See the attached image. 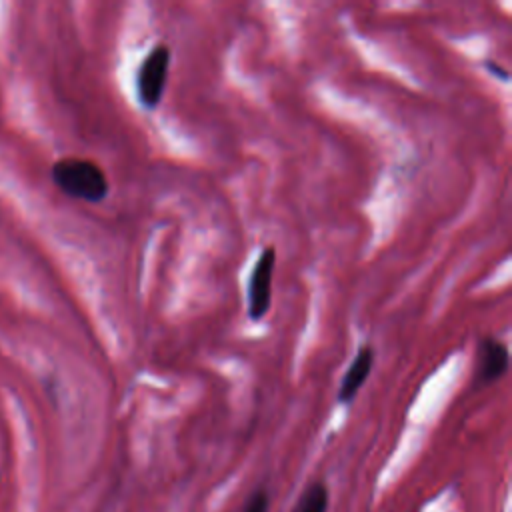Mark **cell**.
Returning a JSON list of instances; mask_svg holds the SVG:
<instances>
[{"label":"cell","mask_w":512,"mask_h":512,"mask_svg":"<svg viewBox=\"0 0 512 512\" xmlns=\"http://www.w3.org/2000/svg\"><path fill=\"white\" fill-rule=\"evenodd\" d=\"M510 364L506 342L494 336H482L478 342V362L474 370V386H488L498 382Z\"/></svg>","instance_id":"277c9868"},{"label":"cell","mask_w":512,"mask_h":512,"mask_svg":"<svg viewBox=\"0 0 512 512\" xmlns=\"http://www.w3.org/2000/svg\"><path fill=\"white\" fill-rule=\"evenodd\" d=\"M52 182L66 194L90 204L108 196L110 184L104 170L86 158H62L52 166Z\"/></svg>","instance_id":"6da1fadb"},{"label":"cell","mask_w":512,"mask_h":512,"mask_svg":"<svg viewBox=\"0 0 512 512\" xmlns=\"http://www.w3.org/2000/svg\"><path fill=\"white\" fill-rule=\"evenodd\" d=\"M484 68H486L492 76H498L502 82H506V80L510 78L508 70H506V68H502V66H498V64H496V62H492V60H484Z\"/></svg>","instance_id":"ba28073f"},{"label":"cell","mask_w":512,"mask_h":512,"mask_svg":"<svg viewBox=\"0 0 512 512\" xmlns=\"http://www.w3.org/2000/svg\"><path fill=\"white\" fill-rule=\"evenodd\" d=\"M328 510V488L324 482H312L300 496L294 512H326Z\"/></svg>","instance_id":"8992f818"},{"label":"cell","mask_w":512,"mask_h":512,"mask_svg":"<svg viewBox=\"0 0 512 512\" xmlns=\"http://www.w3.org/2000/svg\"><path fill=\"white\" fill-rule=\"evenodd\" d=\"M274 264H276V248L266 246L248 280V316L250 320H262L270 310L272 300V276H274Z\"/></svg>","instance_id":"3957f363"},{"label":"cell","mask_w":512,"mask_h":512,"mask_svg":"<svg viewBox=\"0 0 512 512\" xmlns=\"http://www.w3.org/2000/svg\"><path fill=\"white\" fill-rule=\"evenodd\" d=\"M270 506V498L266 490H256L252 492V496L246 500L242 512H268Z\"/></svg>","instance_id":"52a82bcc"},{"label":"cell","mask_w":512,"mask_h":512,"mask_svg":"<svg viewBox=\"0 0 512 512\" xmlns=\"http://www.w3.org/2000/svg\"><path fill=\"white\" fill-rule=\"evenodd\" d=\"M170 68V48L156 44L142 60L136 74V94L146 110H154L164 96Z\"/></svg>","instance_id":"7a4b0ae2"},{"label":"cell","mask_w":512,"mask_h":512,"mask_svg":"<svg viewBox=\"0 0 512 512\" xmlns=\"http://www.w3.org/2000/svg\"><path fill=\"white\" fill-rule=\"evenodd\" d=\"M372 366H374V348L370 344H364V346L358 348L354 360L350 362L346 374L342 376V382H340V388H338V394H336L338 402L348 404L356 398L358 390L362 388V384L370 376Z\"/></svg>","instance_id":"5b68a950"}]
</instances>
